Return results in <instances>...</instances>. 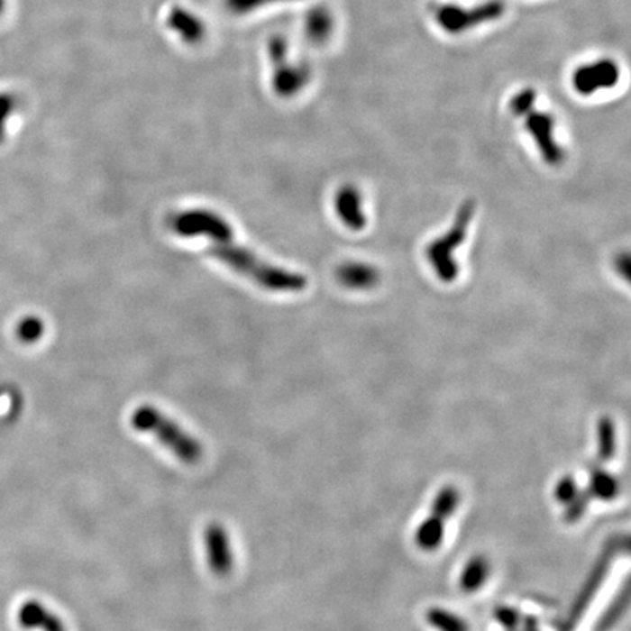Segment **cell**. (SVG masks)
Instances as JSON below:
<instances>
[{"label": "cell", "instance_id": "obj_1", "mask_svg": "<svg viewBox=\"0 0 631 631\" xmlns=\"http://www.w3.org/2000/svg\"><path fill=\"white\" fill-rule=\"evenodd\" d=\"M169 227L181 237H205L211 242L209 251L235 274L275 293H300L307 288L305 275L272 265L235 240L228 221L205 208L187 209L169 216Z\"/></svg>", "mask_w": 631, "mask_h": 631}, {"label": "cell", "instance_id": "obj_2", "mask_svg": "<svg viewBox=\"0 0 631 631\" xmlns=\"http://www.w3.org/2000/svg\"><path fill=\"white\" fill-rule=\"evenodd\" d=\"M131 424L136 432L154 435L158 443L171 452L180 462L192 465L199 462L204 456L202 443L152 405H141L136 408L132 414Z\"/></svg>", "mask_w": 631, "mask_h": 631}, {"label": "cell", "instance_id": "obj_3", "mask_svg": "<svg viewBox=\"0 0 631 631\" xmlns=\"http://www.w3.org/2000/svg\"><path fill=\"white\" fill-rule=\"evenodd\" d=\"M473 214H475V202L472 199L465 200L454 216L452 227L444 234L440 235L439 239L433 240L425 251L428 263L432 265L440 281L444 284H452L458 278L459 265L454 259V251H458L465 242Z\"/></svg>", "mask_w": 631, "mask_h": 631}, {"label": "cell", "instance_id": "obj_4", "mask_svg": "<svg viewBox=\"0 0 631 631\" xmlns=\"http://www.w3.org/2000/svg\"><path fill=\"white\" fill-rule=\"evenodd\" d=\"M505 14V4L489 0L475 8L465 9L456 5H443L435 11V20L444 32L461 34L489 21H496Z\"/></svg>", "mask_w": 631, "mask_h": 631}, {"label": "cell", "instance_id": "obj_5", "mask_svg": "<svg viewBox=\"0 0 631 631\" xmlns=\"http://www.w3.org/2000/svg\"><path fill=\"white\" fill-rule=\"evenodd\" d=\"M522 117L525 119V127L538 147L539 154L544 158V161L547 162L548 166L553 167L562 164L566 152L558 145L557 139H555L554 117L548 113L534 112V108L525 113Z\"/></svg>", "mask_w": 631, "mask_h": 631}, {"label": "cell", "instance_id": "obj_6", "mask_svg": "<svg viewBox=\"0 0 631 631\" xmlns=\"http://www.w3.org/2000/svg\"><path fill=\"white\" fill-rule=\"evenodd\" d=\"M205 554L212 573L227 578L234 569V553L227 529L218 522H212L204 534Z\"/></svg>", "mask_w": 631, "mask_h": 631}, {"label": "cell", "instance_id": "obj_7", "mask_svg": "<svg viewBox=\"0 0 631 631\" xmlns=\"http://www.w3.org/2000/svg\"><path fill=\"white\" fill-rule=\"evenodd\" d=\"M620 70L612 60H599L590 65L581 66L573 75V87L581 96H592L599 89L616 87Z\"/></svg>", "mask_w": 631, "mask_h": 631}, {"label": "cell", "instance_id": "obj_8", "mask_svg": "<svg viewBox=\"0 0 631 631\" xmlns=\"http://www.w3.org/2000/svg\"><path fill=\"white\" fill-rule=\"evenodd\" d=\"M335 211L339 220L352 232H361L367 225L361 193L354 186H343L335 195Z\"/></svg>", "mask_w": 631, "mask_h": 631}, {"label": "cell", "instance_id": "obj_9", "mask_svg": "<svg viewBox=\"0 0 631 631\" xmlns=\"http://www.w3.org/2000/svg\"><path fill=\"white\" fill-rule=\"evenodd\" d=\"M18 623L27 630L39 628L42 631H66L62 620L39 600H27L25 604L21 605Z\"/></svg>", "mask_w": 631, "mask_h": 631}, {"label": "cell", "instance_id": "obj_10", "mask_svg": "<svg viewBox=\"0 0 631 631\" xmlns=\"http://www.w3.org/2000/svg\"><path fill=\"white\" fill-rule=\"evenodd\" d=\"M338 281L350 289H370L380 281L376 268L362 262H347L336 270Z\"/></svg>", "mask_w": 631, "mask_h": 631}, {"label": "cell", "instance_id": "obj_11", "mask_svg": "<svg viewBox=\"0 0 631 631\" xmlns=\"http://www.w3.org/2000/svg\"><path fill=\"white\" fill-rule=\"evenodd\" d=\"M308 81V70L305 66H288L284 62L278 63L275 70L274 88L278 96H296L305 88Z\"/></svg>", "mask_w": 631, "mask_h": 631}, {"label": "cell", "instance_id": "obj_12", "mask_svg": "<svg viewBox=\"0 0 631 631\" xmlns=\"http://www.w3.org/2000/svg\"><path fill=\"white\" fill-rule=\"evenodd\" d=\"M332 27H334V23H332L331 15L325 9H315L307 16V27L306 28H307L308 39L312 41H325L331 34Z\"/></svg>", "mask_w": 631, "mask_h": 631}, {"label": "cell", "instance_id": "obj_13", "mask_svg": "<svg viewBox=\"0 0 631 631\" xmlns=\"http://www.w3.org/2000/svg\"><path fill=\"white\" fill-rule=\"evenodd\" d=\"M42 334H44V324L37 316H28L25 319L21 320L16 326V336L23 343H37L41 338Z\"/></svg>", "mask_w": 631, "mask_h": 631}, {"label": "cell", "instance_id": "obj_14", "mask_svg": "<svg viewBox=\"0 0 631 631\" xmlns=\"http://www.w3.org/2000/svg\"><path fill=\"white\" fill-rule=\"evenodd\" d=\"M536 94L532 88H525L516 94L510 100V112L515 116L522 117L525 113L529 112L535 105Z\"/></svg>", "mask_w": 631, "mask_h": 631}, {"label": "cell", "instance_id": "obj_15", "mask_svg": "<svg viewBox=\"0 0 631 631\" xmlns=\"http://www.w3.org/2000/svg\"><path fill=\"white\" fill-rule=\"evenodd\" d=\"M15 98L11 94H0V143L5 138V124L11 116V113L15 110Z\"/></svg>", "mask_w": 631, "mask_h": 631}, {"label": "cell", "instance_id": "obj_16", "mask_svg": "<svg viewBox=\"0 0 631 631\" xmlns=\"http://www.w3.org/2000/svg\"><path fill=\"white\" fill-rule=\"evenodd\" d=\"M228 6L235 12L249 11V9L262 6L270 2H282V0H227Z\"/></svg>", "mask_w": 631, "mask_h": 631}, {"label": "cell", "instance_id": "obj_17", "mask_svg": "<svg viewBox=\"0 0 631 631\" xmlns=\"http://www.w3.org/2000/svg\"><path fill=\"white\" fill-rule=\"evenodd\" d=\"M630 266L631 262L630 258H628V254H623V256L617 259L616 268L617 270H620L621 274H623V277L626 278V279L630 278Z\"/></svg>", "mask_w": 631, "mask_h": 631}, {"label": "cell", "instance_id": "obj_18", "mask_svg": "<svg viewBox=\"0 0 631 631\" xmlns=\"http://www.w3.org/2000/svg\"><path fill=\"white\" fill-rule=\"evenodd\" d=\"M4 8V0H0V11Z\"/></svg>", "mask_w": 631, "mask_h": 631}]
</instances>
